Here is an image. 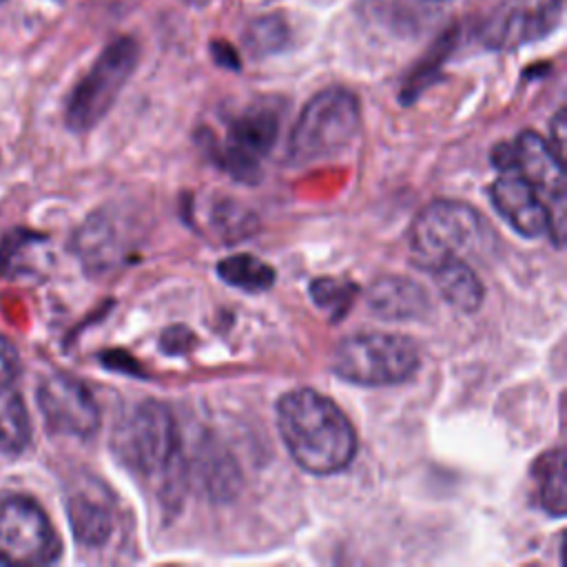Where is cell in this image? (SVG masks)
I'll return each mask as SVG.
<instances>
[{
	"label": "cell",
	"instance_id": "obj_1",
	"mask_svg": "<svg viewBox=\"0 0 567 567\" xmlns=\"http://www.w3.org/2000/svg\"><path fill=\"white\" fill-rule=\"evenodd\" d=\"M277 430L295 463L308 474H337L357 454L350 419L332 399L310 388L290 390L277 401Z\"/></svg>",
	"mask_w": 567,
	"mask_h": 567
},
{
	"label": "cell",
	"instance_id": "obj_2",
	"mask_svg": "<svg viewBox=\"0 0 567 567\" xmlns=\"http://www.w3.org/2000/svg\"><path fill=\"white\" fill-rule=\"evenodd\" d=\"M113 447L133 472L159 485L162 494L177 492L184 483L186 463L182 458L179 432L173 412L146 399L137 403L117 425Z\"/></svg>",
	"mask_w": 567,
	"mask_h": 567
},
{
	"label": "cell",
	"instance_id": "obj_3",
	"mask_svg": "<svg viewBox=\"0 0 567 567\" xmlns=\"http://www.w3.org/2000/svg\"><path fill=\"white\" fill-rule=\"evenodd\" d=\"M361 126V106L354 93L330 86L317 93L297 117L290 140L288 159L292 164H315L343 153Z\"/></svg>",
	"mask_w": 567,
	"mask_h": 567
},
{
	"label": "cell",
	"instance_id": "obj_4",
	"mask_svg": "<svg viewBox=\"0 0 567 567\" xmlns=\"http://www.w3.org/2000/svg\"><path fill=\"white\" fill-rule=\"evenodd\" d=\"M485 221L465 202L434 199L410 224V248L419 268H436L447 259H465L483 246Z\"/></svg>",
	"mask_w": 567,
	"mask_h": 567
},
{
	"label": "cell",
	"instance_id": "obj_5",
	"mask_svg": "<svg viewBox=\"0 0 567 567\" xmlns=\"http://www.w3.org/2000/svg\"><path fill=\"white\" fill-rule=\"evenodd\" d=\"M419 361L416 343L403 334L357 332L334 348L332 372L348 383L381 388L408 381Z\"/></svg>",
	"mask_w": 567,
	"mask_h": 567
},
{
	"label": "cell",
	"instance_id": "obj_6",
	"mask_svg": "<svg viewBox=\"0 0 567 567\" xmlns=\"http://www.w3.org/2000/svg\"><path fill=\"white\" fill-rule=\"evenodd\" d=\"M137 60L140 44L133 38H117L97 55L66 100L64 122L73 133H86L100 124L133 75Z\"/></svg>",
	"mask_w": 567,
	"mask_h": 567
},
{
	"label": "cell",
	"instance_id": "obj_7",
	"mask_svg": "<svg viewBox=\"0 0 567 567\" xmlns=\"http://www.w3.org/2000/svg\"><path fill=\"white\" fill-rule=\"evenodd\" d=\"M492 157L498 171H514L538 190L554 217V244L563 246L565 168L560 157L554 153L551 142L536 131H523L514 142L498 144Z\"/></svg>",
	"mask_w": 567,
	"mask_h": 567
},
{
	"label": "cell",
	"instance_id": "obj_8",
	"mask_svg": "<svg viewBox=\"0 0 567 567\" xmlns=\"http://www.w3.org/2000/svg\"><path fill=\"white\" fill-rule=\"evenodd\" d=\"M60 554V536L35 501L27 496L0 498V563L40 567L55 563Z\"/></svg>",
	"mask_w": 567,
	"mask_h": 567
},
{
	"label": "cell",
	"instance_id": "obj_9",
	"mask_svg": "<svg viewBox=\"0 0 567 567\" xmlns=\"http://www.w3.org/2000/svg\"><path fill=\"white\" fill-rule=\"evenodd\" d=\"M277 137L279 113L266 104L250 106L230 122L226 142L213 151V157L237 182L257 184L261 159L272 151Z\"/></svg>",
	"mask_w": 567,
	"mask_h": 567
},
{
	"label": "cell",
	"instance_id": "obj_10",
	"mask_svg": "<svg viewBox=\"0 0 567 567\" xmlns=\"http://www.w3.org/2000/svg\"><path fill=\"white\" fill-rule=\"evenodd\" d=\"M38 405L53 434L91 439L100 427V408L91 390L66 372H53L40 383Z\"/></svg>",
	"mask_w": 567,
	"mask_h": 567
},
{
	"label": "cell",
	"instance_id": "obj_11",
	"mask_svg": "<svg viewBox=\"0 0 567 567\" xmlns=\"http://www.w3.org/2000/svg\"><path fill=\"white\" fill-rule=\"evenodd\" d=\"M489 193L494 208L516 233L523 237L549 235L554 239V217L547 202L518 173L501 171Z\"/></svg>",
	"mask_w": 567,
	"mask_h": 567
},
{
	"label": "cell",
	"instance_id": "obj_12",
	"mask_svg": "<svg viewBox=\"0 0 567 567\" xmlns=\"http://www.w3.org/2000/svg\"><path fill=\"white\" fill-rule=\"evenodd\" d=\"M560 16V0H547L536 7H501L483 24V40L487 47L512 49L529 40L543 38Z\"/></svg>",
	"mask_w": 567,
	"mask_h": 567
},
{
	"label": "cell",
	"instance_id": "obj_13",
	"mask_svg": "<svg viewBox=\"0 0 567 567\" xmlns=\"http://www.w3.org/2000/svg\"><path fill=\"white\" fill-rule=\"evenodd\" d=\"M73 248L84 270L93 277L111 272L126 259V237H122L115 217L102 210L86 217L78 228Z\"/></svg>",
	"mask_w": 567,
	"mask_h": 567
},
{
	"label": "cell",
	"instance_id": "obj_14",
	"mask_svg": "<svg viewBox=\"0 0 567 567\" xmlns=\"http://www.w3.org/2000/svg\"><path fill=\"white\" fill-rule=\"evenodd\" d=\"M370 310L385 321H421L432 312L427 292L401 275H383L368 290Z\"/></svg>",
	"mask_w": 567,
	"mask_h": 567
},
{
	"label": "cell",
	"instance_id": "obj_15",
	"mask_svg": "<svg viewBox=\"0 0 567 567\" xmlns=\"http://www.w3.org/2000/svg\"><path fill=\"white\" fill-rule=\"evenodd\" d=\"M69 523L82 547H102L113 534V509L106 496L78 492L66 501Z\"/></svg>",
	"mask_w": 567,
	"mask_h": 567
},
{
	"label": "cell",
	"instance_id": "obj_16",
	"mask_svg": "<svg viewBox=\"0 0 567 567\" xmlns=\"http://www.w3.org/2000/svg\"><path fill=\"white\" fill-rule=\"evenodd\" d=\"M441 297L461 312H476L483 303V284L465 259H447L430 270Z\"/></svg>",
	"mask_w": 567,
	"mask_h": 567
},
{
	"label": "cell",
	"instance_id": "obj_17",
	"mask_svg": "<svg viewBox=\"0 0 567 567\" xmlns=\"http://www.w3.org/2000/svg\"><path fill=\"white\" fill-rule=\"evenodd\" d=\"M565 450L554 447L540 454L532 467L536 481V496L540 507L551 516H565L567 512V474H565Z\"/></svg>",
	"mask_w": 567,
	"mask_h": 567
},
{
	"label": "cell",
	"instance_id": "obj_18",
	"mask_svg": "<svg viewBox=\"0 0 567 567\" xmlns=\"http://www.w3.org/2000/svg\"><path fill=\"white\" fill-rule=\"evenodd\" d=\"M31 425L20 392L0 385V454L16 456L27 450Z\"/></svg>",
	"mask_w": 567,
	"mask_h": 567
},
{
	"label": "cell",
	"instance_id": "obj_19",
	"mask_svg": "<svg viewBox=\"0 0 567 567\" xmlns=\"http://www.w3.org/2000/svg\"><path fill=\"white\" fill-rule=\"evenodd\" d=\"M217 275L228 286L246 292H264L275 284V270L255 255L237 252L228 255L217 264Z\"/></svg>",
	"mask_w": 567,
	"mask_h": 567
},
{
	"label": "cell",
	"instance_id": "obj_20",
	"mask_svg": "<svg viewBox=\"0 0 567 567\" xmlns=\"http://www.w3.org/2000/svg\"><path fill=\"white\" fill-rule=\"evenodd\" d=\"M47 237L31 233V230H11L0 241V266L18 277V275H31L40 268V257L44 255Z\"/></svg>",
	"mask_w": 567,
	"mask_h": 567
},
{
	"label": "cell",
	"instance_id": "obj_21",
	"mask_svg": "<svg viewBox=\"0 0 567 567\" xmlns=\"http://www.w3.org/2000/svg\"><path fill=\"white\" fill-rule=\"evenodd\" d=\"M452 44H454V31L443 35L432 47V51L414 66V71L405 78V84H403V91H401V102L403 104L414 102L430 86V82H434V78L439 75V69H441L443 60L447 58Z\"/></svg>",
	"mask_w": 567,
	"mask_h": 567
},
{
	"label": "cell",
	"instance_id": "obj_22",
	"mask_svg": "<svg viewBox=\"0 0 567 567\" xmlns=\"http://www.w3.org/2000/svg\"><path fill=\"white\" fill-rule=\"evenodd\" d=\"M244 42L248 51L257 58L272 55L281 51L288 42V27L279 16H264L248 24L244 33Z\"/></svg>",
	"mask_w": 567,
	"mask_h": 567
},
{
	"label": "cell",
	"instance_id": "obj_23",
	"mask_svg": "<svg viewBox=\"0 0 567 567\" xmlns=\"http://www.w3.org/2000/svg\"><path fill=\"white\" fill-rule=\"evenodd\" d=\"M354 290L357 288L352 284L337 281L330 277H321L310 284L312 301L319 308H323L332 321H339L348 312V308L352 306V299H354Z\"/></svg>",
	"mask_w": 567,
	"mask_h": 567
},
{
	"label": "cell",
	"instance_id": "obj_24",
	"mask_svg": "<svg viewBox=\"0 0 567 567\" xmlns=\"http://www.w3.org/2000/svg\"><path fill=\"white\" fill-rule=\"evenodd\" d=\"M193 341H195V337L186 326H171L162 332L159 348L166 354H184L193 348Z\"/></svg>",
	"mask_w": 567,
	"mask_h": 567
},
{
	"label": "cell",
	"instance_id": "obj_25",
	"mask_svg": "<svg viewBox=\"0 0 567 567\" xmlns=\"http://www.w3.org/2000/svg\"><path fill=\"white\" fill-rule=\"evenodd\" d=\"M20 370H22V361L16 346L0 334V385L13 383Z\"/></svg>",
	"mask_w": 567,
	"mask_h": 567
},
{
	"label": "cell",
	"instance_id": "obj_26",
	"mask_svg": "<svg viewBox=\"0 0 567 567\" xmlns=\"http://www.w3.org/2000/svg\"><path fill=\"white\" fill-rule=\"evenodd\" d=\"M210 53H213V58H215L217 64H221V66H226V69H233V71L239 69V55L235 53V49H233L230 44H226V42H213V44H210Z\"/></svg>",
	"mask_w": 567,
	"mask_h": 567
},
{
	"label": "cell",
	"instance_id": "obj_27",
	"mask_svg": "<svg viewBox=\"0 0 567 567\" xmlns=\"http://www.w3.org/2000/svg\"><path fill=\"white\" fill-rule=\"evenodd\" d=\"M551 128H554V140H549V142H554V146H556V155L558 157H563V142H565V113L563 111H558L556 113V117H554V122H551Z\"/></svg>",
	"mask_w": 567,
	"mask_h": 567
},
{
	"label": "cell",
	"instance_id": "obj_28",
	"mask_svg": "<svg viewBox=\"0 0 567 567\" xmlns=\"http://www.w3.org/2000/svg\"><path fill=\"white\" fill-rule=\"evenodd\" d=\"M0 2H4V0H0Z\"/></svg>",
	"mask_w": 567,
	"mask_h": 567
}]
</instances>
